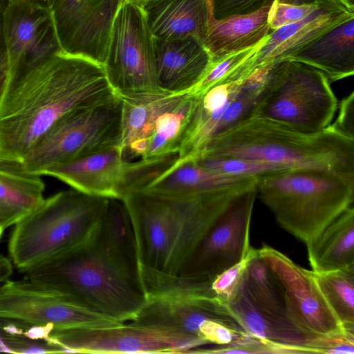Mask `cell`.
Segmentation results:
<instances>
[{
    "instance_id": "cell-35",
    "label": "cell",
    "mask_w": 354,
    "mask_h": 354,
    "mask_svg": "<svg viewBox=\"0 0 354 354\" xmlns=\"http://www.w3.org/2000/svg\"><path fill=\"white\" fill-rule=\"evenodd\" d=\"M255 250L251 247L244 259L212 279L210 290L216 299L226 304L236 296L243 285L247 266Z\"/></svg>"
},
{
    "instance_id": "cell-8",
    "label": "cell",
    "mask_w": 354,
    "mask_h": 354,
    "mask_svg": "<svg viewBox=\"0 0 354 354\" xmlns=\"http://www.w3.org/2000/svg\"><path fill=\"white\" fill-rule=\"evenodd\" d=\"M102 66L118 95L161 90L156 74V37L138 3L122 1Z\"/></svg>"
},
{
    "instance_id": "cell-43",
    "label": "cell",
    "mask_w": 354,
    "mask_h": 354,
    "mask_svg": "<svg viewBox=\"0 0 354 354\" xmlns=\"http://www.w3.org/2000/svg\"><path fill=\"white\" fill-rule=\"evenodd\" d=\"M8 1L27 3H30L32 5H35L37 6H40V7H43V8L49 9L52 0H8Z\"/></svg>"
},
{
    "instance_id": "cell-45",
    "label": "cell",
    "mask_w": 354,
    "mask_h": 354,
    "mask_svg": "<svg viewBox=\"0 0 354 354\" xmlns=\"http://www.w3.org/2000/svg\"><path fill=\"white\" fill-rule=\"evenodd\" d=\"M4 80H5V78L0 79V97L2 94L3 87H4Z\"/></svg>"
},
{
    "instance_id": "cell-11",
    "label": "cell",
    "mask_w": 354,
    "mask_h": 354,
    "mask_svg": "<svg viewBox=\"0 0 354 354\" xmlns=\"http://www.w3.org/2000/svg\"><path fill=\"white\" fill-rule=\"evenodd\" d=\"M267 75L266 68H257L245 78L196 94L177 160L196 158L212 138L250 118Z\"/></svg>"
},
{
    "instance_id": "cell-23",
    "label": "cell",
    "mask_w": 354,
    "mask_h": 354,
    "mask_svg": "<svg viewBox=\"0 0 354 354\" xmlns=\"http://www.w3.org/2000/svg\"><path fill=\"white\" fill-rule=\"evenodd\" d=\"M258 178L227 175L207 168L194 159L176 160L146 189L167 195H187L257 187Z\"/></svg>"
},
{
    "instance_id": "cell-29",
    "label": "cell",
    "mask_w": 354,
    "mask_h": 354,
    "mask_svg": "<svg viewBox=\"0 0 354 354\" xmlns=\"http://www.w3.org/2000/svg\"><path fill=\"white\" fill-rule=\"evenodd\" d=\"M196 100V94L187 93L157 118L142 159L178 154Z\"/></svg>"
},
{
    "instance_id": "cell-21",
    "label": "cell",
    "mask_w": 354,
    "mask_h": 354,
    "mask_svg": "<svg viewBox=\"0 0 354 354\" xmlns=\"http://www.w3.org/2000/svg\"><path fill=\"white\" fill-rule=\"evenodd\" d=\"M187 93L158 90L119 95L122 100L121 153L124 160L143 158L157 118Z\"/></svg>"
},
{
    "instance_id": "cell-36",
    "label": "cell",
    "mask_w": 354,
    "mask_h": 354,
    "mask_svg": "<svg viewBox=\"0 0 354 354\" xmlns=\"http://www.w3.org/2000/svg\"><path fill=\"white\" fill-rule=\"evenodd\" d=\"M324 6L331 5L318 3L292 5L273 0L268 13L269 26L272 31L280 27L297 22Z\"/></svg>"
},
{
    "instance_id": "cell-34",
    "label": "cell",
    "mask_w": 354,
    "mask_h": 354,
    "mask_svg": "<svg viewBox=\"0 0 354 354\" xmlns=\"http://www.w3.org/2000/svg\"><path fill=\"white\" fill-rule=\"evenodd\" d=\"M200 165L230 176L257 177L289 168L267 162L227 156H201L195 158Z\"/></svg>"
},
{
    "instance_id": "cell-38",
    "label": "cell",
    "mask_w": 354,
    "mask_h": 354,
    "mask_svg": "<svg viewBox=\"0 0 354 354\" xmlns=\"http://www.w3.org/2000/svg\"><path fill=\"white\" fill-rule=\"evenodd\" d=\"M213 16L222 19L254 12L273 0H211Z\"/></svg>"
},
{
    "instance_id": "cell-4",
    "label": "cell",
    "mask_w": 354,
    "mask_h": 354,
    "mask_svg": "<svg viewBox=\"0 0 354 354\" xmlns=\"http://www.w3.org/2000/svg\"><path fill=\"white\" fill-rule=\"evenodd\" d=\"M95 241L24 272V278L100 313L131 322L146 303L144 289L104 256Z\"/></svg>"
},
{
    "instance_id": "cell-37",
    "label": "cell",
    "mask_w": 354,
    "mask_h": 354,
    "mask_svg": "<svg viewBox=\"0 0 354 354\" xmlns=\"http://www.w3.org/2000/svg\"><path fill=\"white\" fill-rule=\"evenodd\" d=\"M311 353L353 354L354 333L341 330L315 337L310 345Z\"/></svg>"
},
{
    "instance_id": "cell-2",
    "label": "cell",
    "mask_w": 354,
    "mask_h": 354,
    "mask_svg": "<svg viewBox=\"0 0 354 354\" xmlns=\"http://www.w3.org/2000/svg\"><path fill=\"white\" fill-rule=\"evenodd\" d=\"M201 156L241 158L354 177V140L330 126L304 132L250 117L212 138L197 157Z\"/></svg>"
},
{
    "instance_id": "cell-12",
    "label": "cell",
    "mask_w": 354,
    "mask_h": 354,
    "mask_svg": "<svg viewBox=\"0 0 354 354\" xmlns=\"http://www.w3.org/2000/svg\"><path fill=\"white\" fill-rule=\"evenodd\" d=\"M257 187L236 196L215 220L183 263L179 276L211 283L223 270L244 259Z\"/></svg>"
},
{
    "instance_id": "cell-47",
    "label": "cell",
    "mask_w": 354,
    "mask_h": 354,
    "mask_svg": "<svg viewBox=\"0 0 354 354\" xmlns=\"http://www.w3.org/2000/svg\"><path fill=\"white\" fill-rule=\"evenodd\" d=\"M125 1H133V2H137V3H138V2H140V1H142V0H125Z\"/></svg>"
},
{
    "instance_id": "cell-10",
    "label": "cell",
    "mask_w": 354,
    "mask_h": 354,
    "mask_svg": "<svg viewBox=\"0 0 354 354\" xmlns=\"http://www.w3.org/2000/svg\"><path fill=\"white\" fill-rule=\"evenodd\" d=\"M0 320L24 325L52 324L54 330L94 328L124 322L80 304L71 297L26 278L0 286Z\"/></svg>"
},
{
    "instance_id": "cell-39",
    "label": "cell",
    "mask_w": 354,
    "mask_h": 354,
    "mask_svg": "<svg viewBox=\"0 0 354 354\" xmlns=\"http://www.w3.org/2000/svg\"><path fill=\"white\" fill-rule=\"evenodd\" d=\"M338 107L337 117L330 126L342 135L354 140V92L345 97Z\"/></svg>"
},
{
    "instance_id": "cell-13",
    "label": "cell",
    "mask_w": 354,
    "mask_h": 354,
    "mask_svg": "<svg viewBox=\"0 0 354 354\" xmlns=\"http://www.w3.org/2000/svg\"><path fill=\"white\" fill-rule=\"evenodd\" d=\"M252 188L187 195H167L147 190L153 195L168 227L167 275L178 274L185 259L215 220L236 196Z\"/></svg>"
},
{
    "instance_id": "cell-16",
    "label": "cell",
    "mask_w": 354,
    "mask_h": 354,
    "mask_svg": "<svg viewBox=\"0 0 354 354\" xmlns=\"http://www.w3.org/2000/svg\"><path fill=\"white\" fill-rule=\"evenodd\" d=\"M2 10V32L8 61L5 82L20 71L62 50L48 8L10 1Z\"/></svg>"
},
{
    "instance_id": "cell-19",
    "label": "cell",
    "mask_w": 354,
    "mask_h": 354,
    "mask_svg": "<svg viewBox=\"0 0 354 354\" xmlns=\"http://www.w3.org/2000/svg\"><path fill=\"white\" fill-rule=\"evenodd\" d=\"M353 18L354 12L344 8L324 6L300 21L271 31L258 51L254 68L288 59Z\"/></svg>"
},
{
    "instance_id": "cell-30",
    "label": "cell",
    "mask_w": 354,
    "mask_h": 354,
    "mask_svg": "<svg viewBox=\"0 0 354 354\" xmlns=\"http://www.w3.org/2000/svg\"><path fill=\"white\" fill-rule=\"evenodd\" d=\"M41 176L17 160H0V202L28 214L45 198Z\"/></svg>"
},
{
    "instance_id": "cell-27",
    "label": "cell",
    "mask_w": 354,
    "mask_h": 354,
    "mask_svg": "<svg viewBox=\"0 0 354 354\" xmlns=\"http://www.w3.org/2000/svg\"><path fill=\"white\" fill-rule=\"evenodd\" d=\"M288 59L320 71L330 82L353 75L354 18L333 28Z\"/></svg>"
},
{
    "instance_id": "cell-32",
    "label": "cell",
    "mask_w": 354,
    "mask_h": 354,
    "mask_svg": "<svg viewBox=\"0 0 354 354\" xmlns=\"http://www.w3.org/2000/svg\"><path fill=\"white\" fill-rule=\"evenodd\" d=\"M314 275L342 328L354 333V268L314 272Z\"/></svg>"
},
{
    "instance_id": "cell-46",
    "label": "cell",
    "mask_w": 354,
    "mask_h": 354,
    "mask_svg": "<svg viewBox=\"0 0 354 354\" xmlns=\"http://www.w3.org/2000/svg\"><path fill=\"white\" fill-rule=\"evenodd\" d=\"M4 230H5L4 227L0 226V239H1V236L3 234V232Z\"/></svg>"
},
{
    "instance_id": "cell-25",
    "label": "cell",
    "mask_w": 354,
    "mask_h": 354,
    "mask_svg": "<svg viewBox=\"0 0 354 354\" xmlns=\"http://www.w3.org/2000/svg\"><path fill=\"white\" fill-rule=\"evenodd\" d=\"M225 305L242 328L252 336L291 348L297 353H311L310 344L319 335L303 330L290 319H277L258 309L250 299L244 283Z\"/></svg>"
},
{
    "instance_id": "cell-40",
    "label": "cell",
    "mask_w": 354,
    "mask_h": 354,
    "mask_svg": "<svg viewBox=\"0 0 354 354\" xmlns=\"http://www.w3.org/2000/svg\"><path fill=\"white\" fill-rule=\"evenodd\" d=\"M6 343L13 353H56L55 350L46 344H37L35 340L21 338L20 336H12L1 333Z\"/></svg>"
},
{
    "instance_id": "cell-28",
    "label": "cell",
    "mask_w": 354,
    "mask_h": 354,
    "mask_svg": "<svg viewBox=\"0 0 354 354\" xmlns=\"http://www.w3.org/2000/svg\"><path fill=\"white\" fill-rule=\"evenodd\" d=\"M312 271L354 268V207L345 209L306 243Z\"/></svg>"
},
{
    "instance_id": "cell-22",
    "label": "cell",
    "mask_w": 354,
    "mask_h": 354,
    "mask_svg": "<svg viewBox=\"0 0 354 354\" xmlns=\"http://www.w3.org/2000/svg\"><path fill=\"white\" fill-rule=\"evenodd\" d=\"M138 3L156 39L193 37L203 43L212 13L211 0H142Z\"/></svg>"
},
{
    "instance_id": "cell-17",
    "label": "cell",
    "mask_w": 354,
    "mask_h": 354,
    "mask_svg": "<svg viewBox=\"0 0 354 354\" xmlns=\"http://www.w3.org/2000/svg\"><path fill=\"white\" fill-rule=\"evenodd\" d=\"M44 175L55 178L72 189L90 196L122 200L132 189V162L114 148L56 165Z\"/></svg>"
},
{
    "instance_id": "cell-31",
    "label": "cell",
    "mask_w": 354,
    "mask_h": 354,
    "mask_svg": "<svg viewBox=\"0 0 354 354\" xmlns=\"http://www.w3.org/2000/svg\"><path fill=\"white\" fill-rule=\"evenodd\" d=\"M244 287L250 299L258 309L277 319H290L286 308L281 286L270 268L258 255L257 249L247 266Z\"/></svg>"
},
{
    "instance_id": "cell-15",
    "label": "cell",
    "mask_w": 354,
    "mask_h": 354,
    "mask_svg": "<svg viewBox=\"0 0 354 354\" xmlns=\"http://www.w3.org/2000/svg\"><path fill=\"white\" fill-rule=\"evenodd\" d=\"M280 283L289 318L303 330L315 335L343 330L315 278L314 272L293 262L268 245L257 249Z\"/></svg>"
},
{
    "instance_id": "cell-24",
    "label": "cell",
    "mask_w": 354,
    "mask_h": 354,
    "mask_svg": "<svg viewBox=\"0 0 354 354\" xmlns=\"http://www.w3.org/2000/svg\"><path fill=\"white\" fill-rule=\"evenodd\" d=\"M272 2L245 15L216 19L210 15L203 44L212 61L263 42L272 31L268 21Z\"/></svg>"
},
{
    "instance_id": "cell-14",
    "label": "cell",
    "mask_w": 354,
    "mask_h": 354,
    "mask_svg": "<svg viewBox=\"0 0 354 354\" xmlns=\"http://www.w3.org/2000/svg\"><path fill=\"white\" fill-rule=\"evenodd\" d=\"M123 0H52L56 37L65 53L103 65L111 26Z\"/></svg>"
},
{
    "instance_id": "cell-1",
    "label": "cell",
    "mask_w": 354,
    "mask_h": 354,
    "mask_svg": "<svg viewBox=\"0 0 354 354\" xmlns=\"http://www.w3.org/2000/svg\"><path fill=\"white\" fill-rule=\"evenodd\" d=\"M117 95L102 65L63 50L20 71L0 97V160L21 161L64 115Z\"/></svg>"
},
{
    "instance_id": "cell-3",
    "label": "cell",
    "mask_w": 354,
    "mask_h": 354,
    "mask_svg": "<svg viewBox=\"0 0 354 354\" xmlns=\"http://www.w3.org/2000/svg\"><path fill=\"white\" fill-rule=\"evenodd\" d=\"M109 201L73 189L44 198L13 225L8 244L10 260L24 272L93 243Z\"/></svg>"
},
{
    "instance_id": "cell-7",
    "label": "cell",
    "mask_w": 354,
    "mask_h": 354,
    "mask_svg": "<svg viewBox=\"0 0 354 354\" xmlns=\"http://www.w3.org/2000/svg\"><path fill=\"white\" fill-rule=\"evenodd\" d=\"M122 100L74 109L64 115L21 160L24 168L43 176L48 169L122 146Z\"/></svg>"
},
{
    "instance_id": "cell-41",
    "label": "cell",
    "mask_w": 354,
    "mask_h": 354,
    "mask_svg": "<svg viewBox=\"0 0 354 354\" xmlns=\"http://www.w3.org/2000/svg\"><path fill=\"white\" fill-rule=\"evenodd\" d=\"M25 326L23 336L35 341L41 339L46 342L54 330L52 324Z\"/></svg>"
},
{
    "instance_id": "cell-9",
    "label": "cell",
    "mask_w": 354,
    "mask_h": 354,
    "mask_svg": "<svg viewBox=\"0 0 354 354\" xmlns=\"http://www.w3.org/2000/svg\"><path fill=\"white\" fill-rule=\"evenodd\" d=\"M46 343L56 353H192L208 344L176 330L134 322L101 328L53 330Z\"/></svg>"
},
{
    "instance_id": "cell-6",
    "label": "cell",
    "mask_w": 354,
    "mask_h": 354,
    "mask_svg": "<svg viewBox=\"0 0 354 354\" xmlns=\"http://www.w3.org/2000/svg\"><path fill=\"white\" fill-rule=\"evenodd\" d=\"M338 104L330 82L322 72L286 59L271 66L251 117L317 132L330 125Z\"/></svg>"
},
{
    "instance_id": "cell-33",
    "label": "cell",
    "mask_w": 354,
    "mask_h": 354,
    "mask_svg": "<svg viewBox=\"0 0 354 354\" xmlns=\"http://www.w3.org/2000/svg\"><path fill=\"white\" fill-rule=\"evenodd\" d=\"M265 40L249 48L212 61L204 77L191 93L199 94L216 84L248 77L255 70L258 51Z\"/></svg>"
},
{
    "instance_id": "cell-42",
    "label": "cell",
    "mask_w": 354,
    "mask_h": 354,
    "mask_svg": "<svg viewBox=\"0 0 354 354\" xmlns=\"http://www.w3.org/2000/svg\"><path fill=\"white\" fill-rule=\"evenodd\" d=\"M7 71L8 61L2 32V12H0V79L6 77Z\"/></svg>"
},
{
    "instance_id": "cell-20",
    "label": "cell",
    "mask_w": 354,
    "mask_h": 354,
    "mask_svg": "<svg viewBox=\"0 0 354 354\" xmlns=\"http://www.w3.org/2000/svg\"><path fill=\"white\" fill-rule=\"evenodd\" d=\"M212 63V57L203 43L195 37L156 39L157 79L160 88L164 91L191 93Z\"/></svg>"
},
{
    "instance_id": "cell-26",
    "label": "cell",
    "mask_w": 354,
    "mask_h": 354,
    "mask_svg": "<svg viewBox=\"0 0 354 354\" xmlns=\"http://www.w3.org/2000/svg\"><path fill=\"white\" fill-rule=\"evenodd\" d=\"M95 246L122 272L142 286L135 234L122 200L109 198Z\"/></svg>"
},
{
    "instance_id": "cell-5",
    "label": "cell",
    "mask_w": 354,
    "mask_h": 354,
    "mask_svg": "<svg viewBox=\"0 0 354 354\" xmlns=\"http://www.w3.org/2000/svg\"><path fill=\"white\" fill-rule=\"evenodd\" d=\"M257 189L281 227L306 244L353 205L354 177L290 169L259 176Z\"/></svg>"
},
{
    "instance_id": "cell-44",
    "label": "cell",
    "mask_w": 354,
    "mask_h": 354,
    "mask_svg": "<svg viewBox=\"0 0 354 354\" xmlns=\"http://www.w3.org/2000/svg\"><path fill=\"white\" fill-rule=\"evenodd\" d=\"M348 11L354 12V0H338Z\"/></svg>"
},
{
    "instance_id": "cell-18",
    "label": "cell",
    "mask_w": 354,
    "mask_h": 354,
    "mask_svg": "<svg viewBox=\"0 0 354 354\" xmlns=\"http://www.w3.org/2000/svg\"><path fill=\"white\" fill-rule=\"evenodd\" d=\"M135 234L140 279L167 275L169 236L166 220L153 195L147 190L133 191L122 199Z\"/></svg>"
}]
</instances>
